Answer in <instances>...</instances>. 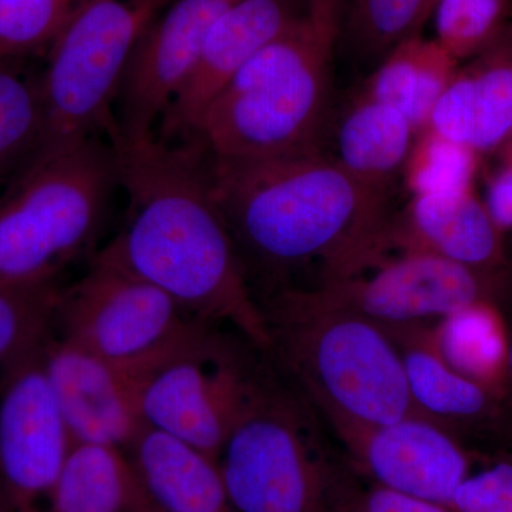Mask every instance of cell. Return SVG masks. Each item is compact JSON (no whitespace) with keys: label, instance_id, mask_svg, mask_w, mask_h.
I'll list each match as a JSON object with an SVG mask.
<instances>
[{"label":"cell","instance_id":"d4e9b609","mask_svg":"<svg viewBox=\"0 0 512 512\" xmlns=\"http://www.w3.org/2000/svg\"><path fill=\"white\" fill-rule=\"evenodd\" d=\"M62 276L0 279V365L50 338Z\"/></svg>","mask_w":512,"mask_h":512},{"label":"cell","instance_id":"836d02e7","mask_svg":"<svg viewBox=\"0 0 512 512\" xmlns=\"http://www.w3.org/2000/svg\"><path fill=\"white\" fill-rule=\"evenodd\" d=\"M130 512H156L153 510V508L148 505L146 498L143 497V494L138 495V500L136 501V504H134V507L131 508Z\"/></svg>","mask_w":512,"mask_h":512},{"label":"cell","instance_id":"1f68e13d","mask_svg":"<svg viewBox=\"0 0 512 512\" xmlns=\"http://www.w3.org/2000/svg\"><path fill=\"white\" fill-rule=\"evenodd\" d=\"M340 512H453L446 505L412 497L376 485L357 491L350 487Z\"/></svg>","mask_w":512,"mask_h":512},{"label":"cell","instance_id":"4fadbf2b","mask_svg":"<svg viewBox=\"0 0 512 512\" xmlns=\"http://www.w3.org/2000/svg\"><path fill=\"white\" fill-rule=\"evenodd\" d=\"M332 433L376 485L450 510L457 488L470 474L467 453L453 431L423 414Z\"/></svg>","mask_w":512,"mask_h":512},{"label":"cell","instance_id":"e0dca14e","mask_svg":"<svg viewBox=\"0 0 512 512\" xmlns=\"http://www.w3.org/2000/svg\"><path fill=\"white\" fill-rule=\"evenodd\" d=\"M394 238L421 251L478 271L503 274L504 235L476 188L416 195L390 218Z\"/></svg>","mask_w":512,"mask_h":512},{"label":"cell","instance_id":"d6986e66","mask_svg":"<svg viewBox=\"0 0 512 512\" xmlns=\"http://www.w3.org/2000/svg\"><path fill=\"white\" fill-rule=\"evenodd\" d=\"M416 136L400 111L356 90L323 138L330 148L322 154L363 184L394 194Z\"/></svg>","mask_w":512,"mask_h":512},{"label":"cell","instance_id":"83f0119b","mask_svg":"<svg viewBox=\"0 0 512 512\" xmlns=\"http://www.w3.org/2000/svg\"><path fill=\"white\" fill-rule=\"evenodd\" d=\"M512 0H436L433 37L457 62L480 53L511 20Z\"/></svg>","mask_w":512,"mask_h":512},{"label":"cell","instance_id":"f1b7e54d","mask_svg":"<svg viewBox=\"0 0 512 512\" xmlns=\"http://www.w3.org/2000/svg\"><path fill=\"white\" fill-rule=\"evenodd\" d=\"M90 0H0V59H22L49 49Z\"/></svg>","mask_w":512,"mask_h":512},{"label":"cell","instance_id":"2e32d148","mask_svg":"<svg viewBox=\"0 0 512 512\" xmlns=\"http://www.w3.org/2000/svg\"><path fill=\"white\" fill-rule=\"evenodd\" d=\"M429 127L481 157L512 134V19L466 63L437 103Z\"/></svg>","mask_w":512,"mask_h":512},{"label":"cell","instance_id":"d590c367","mask_svg":"<svg viewBox=\"0 0 512 512\" xmlns=\"http://www.w3.org/2000/svg\"><path fill=\"white\" fill-rule=\"evenodd\" d=\"M434 3H436V0H429L430 18H431V12H433Z\"/></svg>","mask_w":512,"mask_h":512},{"label":"cell","instance_id":"7402d4cb","mask_svg":"<svg viewBox=\"0 0 512 512\" xmlns=\"http://www.w3.org/2000/svg\"><path fill=\"white\" fill-rule=\"evenodd\" d=\"M431 335L448 365L483 386L501 403L510 330L497 302L481 301L451 313L431 328Z\"/></svg>","mask_w":512,"mask_h":512},{"label":"cell","instance_id":"f546056e","mask_svg":"<svg viewBox=\"0 0 512 512\" xmlns=\"http://www.w3.org/2000/svg\"><path fill=\"white\" fill-rule=\"evenodd\" d=\"M453 512H512V463L468 474L451 503Z\"/></svg>","mask_w":512,"mask_h":512},{"label":"cell","instance_id":"4dcf8cb0","mask_svg":"<svg viewBox=\"0 0 512 512\" xmlns=\"http://www.w3.org/2000/svg\"><path fill=\"white\" fill-rule=\"evenodd\" d=\"M488 214L501 234L512 231V134L491 153L481 157Z\"/></svg>","mask_w":512,"mask_h":512},{"label":"cell","instance_id":"7a4b0ae2","mask_svg":"<svg viewBox=\"0 0 512 512\" xmlns=\"http://www.w3.org/2000/svg\"><path fill=\"white\" fill-rule=\"evenodd\" d=\"M207 156L214 200L256 302L308 291L367 247L397 208L322 151L268 158Z\"/></svg>","mask_w":512,"mask_h":512},{"label":"cell","instance_id":"484cf974","mask_svg":"<svg viewBox=\"0 0 512 512\" xmlns=\"http://www.w3.org/2000/svg\"><path fill=\"white\" fill-rule=\"evenodd\" d=\"M429 20V0H345L342 26L353 56L376 66Z\"/></svg>","mask_w":512,"mask_h":512},{"label":"cell","instance_id":"8fae6325","mask_svg":"<svg viewBox=\"0 0 512 512\" xmlns=\"http://www.w3.org/2000/svg\"><path fill=\"white\" fill-rule=\"evenodd\" d=\"M46 342L0 365V487L13 512L47 511L74 446L47 376Z\"/></svg>","mask_w":512,"mask_h":512},{"label":"cell","instance_id":"52a82bcc","mask_svg":"<svg viewBox=\"0 0 512 512\" xmlns=\"http://www.w3.org/2000/svg\"><path fill=\"white\" fill-rule=\"evenodd\" d=\"M170 0H90L49 46L39 151L117 133L114 104L128 57Z\"/></svg>","mask_w":512,"mask_h":512},{"label":"cell","instance_id":"e575fe53","mask_svg":"<svg viewBox=\"0 0 512 512\" xmlns=\"http://www.w3.org/2000/svg\"><path fill=\"white\" fill-rule=\"evenodd\" d=\"M0 512H13L10 508L8 498L3 493L2 487H0Z\"/></svg>","mask_w":512,"mask_h":512},{"label":"cell","instance_id":"3957f363","mask_svg":"<svg viewBox=\"0 0 512 512\" xmlns=\"http://www.w3.org/2000/svg\"><path fill=\"white\" fill-rule=\"evenodd\" d=\"M343 8L345 0H308L291 28L229 80L187 141L235 160L320 151Z\"/></svg>","mask_w":512,"mask_h":512},{"label":"cell","instance_id":"277c9868","mask_svg":"<svg viewBox=\"0 0 512 512\" xmlns=\"http://www.w3.org/2000/svg\"><path fill=\"white\" fill-rule=\"evenodd\" d=\"M258 305L266 353L330 431L420 414L389 330L306 291L272 293Z\"/></svg>","mask_w":512,"mask_h":512},{"label":"cell","instance_id":"5bb4252c","mask_svg":"<svg viewBox=\"0 0 512 512\" xmlns=\"http://www.w3.org/2000/svg\"><path fill=\"white\" fill-rule=\"evenodd\" d=\"M308 0H237L215 20L190 76L158 124L167 143L187 141L229 80L266 45L291 28Z\"/></svg>","mask_w":512,"mask_h":512},{"label":"cell","instance_id":"5b68a950","mask_svg":"<svg viewBox=\"0 0 512 512\" xmlns=\"http://www.w3.org/2000/svg\"><path fill=\"white\" fill-rule=\"evenodd\" d=\"M328 424L272 362L249 357L217 463L237 512H340L350 485Z\"/></svg>","mask_w":512,"mask_h":512},{"label":"cell","instance_id":"ac0fdd59","mask_svg":"<svg viewBox=\"0 0 512 512\" xmlns=\"http://www.w3.org/2000/svg\"><path fill=\"white\" fill-rule=\"evenodd\" d=\"M134 480L156 512H237L217 460L143 426L123 451Z\"/></svg>","mask_w":512,"mask_h":512},{"label":"cell","instance_id":"44dd1931","mask_svg":"<svg viewBox=\"0 0 512 512\" xmlns=\"http://www.w3.org/2000/svg\"><path fill=\"white\" fill-rule=\"evenodd\" d=\"M460 64L436 40L414 35L390 50L359 90L400 111L419 134Z\"/></svg>","mask_w":512,"mask_h":512},{"label":"cell","instance_id":"8992f818","mask_svg":"<svg viewBox=\"0 0 512 512\" xmlns=\"http://www.w3.org/2000/svg\"><path fill=\"white\" fill-rule=\"evenodd\" d=\"M120 188L109 138L36 153L0 191V279L63 275L92 258Z\"/></svg>","mask_w":512,"mask_h":512},{"label":"cell","instance_id":"d6a6232c","mask_svg":"<svg viewBox=\"0 0 512 512\" xmlns=\"http://www.w3.org/2000/svg\"><path fill=\"white\" fill-rule=\"evenodd\" d=\"M500 409V413L507 414L512 420V330L510 332V348H508L507 380H505V389Z\"/></svg>","mask_w":512,"mask_h":512},{"label":"cell","instance_id":"6da1fadb","mask_svg":"<svg viewBox=\"0 0 512 512\" xmlns=\"http://www.w3.org/2000/svg\"><path fill=\"white\" fill-rule=\"evenodd\" d=\"M110 141L128 205L119 234L96 254L161 289L192 318L266 349L261 308L212 195L204 148L156 134Z\"/></svg>","mask_w":512,"mask_h":512},{"label":"cell","instance_id":"9c48e42d","mask_svg":"<svg viewBox=\"0 0 512 512\" xmlns=\"http://www.w3.org/2000/svg\"><path fill=\"white\" fill-rule=\"evenodd\" d=\"M501 276L403 244L387 224L359 254L306 292L399 332L431 328L473 303L497 302Z\"/></svg>","mask_w":512,"mask_h":512},{"label":"cell","instance_id":"cb8c5ba5","mask_svg":"<svg viewBox=\"0 0 512 512\" xmlns=\"http://www.w3.org/2000/svg\"><path fill=\"white\" fill-rule=\"evenodd\" d=\"M22 59H0V188L35 156L45 128L42 72Z\"/></svg>","mask_w":512,"mask_h":512},{"label":"cell","instance_id":"8d00e7d4","mask_svg":"<svg viewBox=\"0 0 512 512\" xmlns=\"http://www.w3.org/2000/svg\"><path fill=\"white\" fill-rule=\"evenodd\" d=\"M511 19H512V9H511Z\"/></svg>","mask_w":512,"mask_h":512},{"label":"cell","instance_id":"603a6c76","mask_svg":"<svg viewBox=\"0 0 512 512\" xmlns=\"http://www.w3.org/2000/svg\"><path fill=\"white\" fill-rule=\"evenodd\" d=\"M138 495L123 451L74 444L46 512H130Z\"/></svg>","mask_w":512,"mask_h":512},{"label":"cell","instance_id":"ffe728a7","mask_svg":"<svg viewBox=\"0 0 512 512\" xmlns=\"http://www.w3.org/2000/svg\"><path fill=\"white\" fill-rule=\"evenodd\" d=\"M431 328L389 330L402 353L417 412L451 431L457 424L500 413V400L494 394L460 375L443 359L434 345Z\"/></svg>","mask_w":512,"mask_h":512},{"label":"cell","instance_id":"4316f807","mask_svg":"<svg viewBox=\"0 0 512 512\" xmlns=\"http://www.w3.org/2000/svg\"><path fill=\"white\" fill-rule=\"evenodd\" d=\"M480 170L477 151L427 127L414 138L402 184L410 197L467 191L476 188Z\"/></svg>","mask_w":512,"mask_h":512},{"label":"cell","instance_id":"9a60e30c","mask_svg":"<svg viewBox=\"0 0 512 512\" xmlns=\"http://www.w3.org/2000/svg\"><path fill=\"white\" fill-rule=\"evenodd\" d=\"M45 366L73 444L126 450L144 426L136 377L53 333Z\"/></svg>","mask_w":512,"mask_h":512},{"label":"cell","instance_id":"30bf717a","mask_svg":"<svg viewBox=\"0 0 512 512\" xmlns=\"http://www.w3.org/2000/svg\"><path fill=\"white\" fill-rule=\"evenodd\" d=\"M255 348L235 330H207L138 380V410L144 426L217 460Z\"/></svg>","mask_w":512,"mask_h":512},{"label":"cell","instance_id":"7c38bea8","mask_svg":"<svg viewBox=\"0 0 512 512\" xmlns=\"http://www.w3.org/2000/svg\"><path fill=\"white\" fill-rule=\"evenodd\" d=\"M237 0H171L128 57L114 104L117 134L137 140L158 124L200 56L215 20Z\"/></svg>","mask_w":512,"mask_h":512},{"label":"cell","instance_id":"ba28073f","mask_svg":"<svg viewBox=\"0 0 512 512\" xmlns=\"http://www.w3.org/2000/svg\"><path fill=\"white\" fill-rule=\"evenodd\" d=\"M217 328L192 318L167 293L94 254L73 284H64L53 336L136 377Z\"/></svg>","mask_w":512,"mask_h":512}]
</instances>
